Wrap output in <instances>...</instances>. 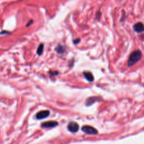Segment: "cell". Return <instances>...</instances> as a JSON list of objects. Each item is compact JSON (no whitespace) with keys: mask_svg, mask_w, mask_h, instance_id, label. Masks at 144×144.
<instances>
[{"mask_svg":"<svg viewBox=\"0 0 144 144\" xmlns=\"http://www.w3.org/2000/svg\"><path fill=\"white\" fill-rule=\"evenodd\" d=\"M82 131L89 134H96L98 133V131L93 127L89 126H83L82 128Z\"/></svg>","mask_w":144,"mask_h":144,"instance_id":"cell-3","label":"cell"},{"mask_svg":"<svg viewBox=\"0 0 144 144\" xmlns=\"http://www.w3.org/2000/svg\"><path fill=\"white\" fill-rule=\"evenodd\" d=\"M55 51L59 54H62L65 51V47L62 45H58L55 48Z\"/></svg>","mask_w":144,"mask_h":144,"instance_id":"cell-9","label":"cell"},{"mask_svg":"<svg viewBox=\"0 0 144 144\" xmlns=\"http://www.w3.org/2000/svg\"><path fill=\"white\" fill-rule=\"evenodd\" d=\"M50 115V111L48 110H43L38 112L36 114V118L37 119H42L48 117Z\"/></svg>","mask_w":144,"mask_h":144,"instance_id":"cell-4","label":"cell"},{"mask_svg":"<svg viewBox=\"0 0 144 144\" xmlns=\"http://www.w3.org/2000/svg\"><path fill=\"white\" fill-rule=\"evenodd\" d=\"M58 124H59L56 121H48L42 123L41 126L44 128H53L56 127Z\"/></svg>","mask_w":144,"mask_h":144,"instance_id":"cell-5","label":"cell"},{"mask_svg":"<svg viewBox=\"0 0 144 144\" xmlns=\"http://www.w3.org/2000/svg\"><path fill=\"white\" fill-rule=\"evenodd\" d=\"M67 128L70 132L72 133H76L79 130V127L77 123L74 122H71L68 124Z\"/></svg>","mask_w":144,"mask_h":144,"instance_id":"cell-2","label":"cell"},{"mask_svg":"<svg viewBox=\"0 0 144 144\" xmlns=\"http://www.w3.org/2000/svg\"><path fill=\"white\" fill-rule=\"evenodd\" d=\"M133 30L136 32L137 33H141L143 32H144V25L143 23L141 22H138V23H136L133 25Z\"/></svg>","mask_w":144,"mask_h":144,"instance_id":"cell-7","label":"cell"},{"mask_svg":"<svg viewBox=\"0 0 144 144\" xmlns=\"http://www.w3.org/2000/svg\"><path fill=\"white\" fill-rule=\"evenodd\" d=\"M51 73L52 74V75H55V76H56L58 74V72H56V71H55V72H51Z\"/></svg>","mask_w":144,"mask_h":144,"instance_id":"cell-13","label":"cell"},{"mask_svg":"<svg viewBox=\"0 0 144 144\" xmlns=\"http://www.w3.org/2000/svg\"><path fill=\"white\" fill-rule=\"evenodd\" d=\"M9 32L7 31H2L1 32V34H9Z\"/></svg>","mask_w":144,"mask_h":144,"instance_id":"cell-14","label":"cell"},{"mask_svg":"<svg viewBox=\"0 0 144 144\" xmlns=\"http://www.w3.org/2000/svg\"><path fill=\"white\" fill-rule=\"evenodd\" d=\"M142 53L140 50H136L130 54L128 60V66H132L141 59Z\"/></svg>","mask_w":144,"mask_h":144,"instance_id":"cell-1","label":"cell"},{"mask_svg":"<svg viewBox=\"0 0 144 144\" xmlns=\"http://www.w3.org/2000/svg\"><path fill=\"white\" fill-rule=\"evenodd\" d=\"M101 99L100 97L98 96H92L90 97V98H88L87 99L86 101V104L87 106H90L91 105H92L93 103L96 102L97 101H99Z\"/></svg>","mask_w":144,"mask_h":144,"instance_id":"cell-6","label":"cell"},{"mask_svg":"<svg viewBox=\"0 0 144 144\" xmlns=\"http://www.w3.org/2000/svg\"><path fill=\"white\" fill-rule=\"evenodd\" d=\"M33 20H30V21L28 22V23L27 24V25H26V27H29V26L31 25L32 24H33Z\"/></svg>","mask_w":144,"mask_h":144,"instance_id":"cell-12","label":"cell"},{"mask_svg":"<svg viewBox=\"0 0 144 144\" xmlns=\"http://www.w3.org/2000/svg\"><path fill=\"white\" fill-rule=\"evenodd\" d=\"M81 42V39L80 38H77V39H76V40H74L73 41V43L75 44H78L79 43Z\"/></svg>","mask_w":144,"mask_h":144,"instance_id":"cell-11","label":"cell"},{"mask_svg":"<svg viewBox=\"0 0 144 144\" xmlns=\"http://www.w3.org/2000/svg\"><path fill=\"white\" fill-rule=\"evenodd\" d=\"M44 45L43 44H40V46L38 47V49H37V53L38 55H42L43 51H44Z\"/></svg>","mask_w":144,"mask_h":144,"instance_id":"cell-10","label":"cell"},{"mask_svg":"<svg viewBox=\"0 0 144 144\" xmlns=\"http://www.w3.org/2000/svg\"><path fill=\"white\" fill-rule=\"evenodd\" d=\"M83 75L86 78V79L89 82H92L94 80V78L91 72H85L83 73Z\"/></svg>","mask_w":144,"mask_h":144,"instance_id":"cell-8","label":"cell"}]
</instances>
